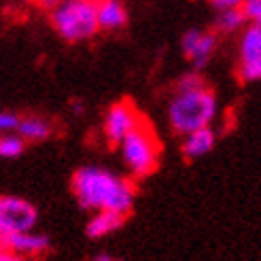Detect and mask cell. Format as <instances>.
<instances>
[{
  "label": "cell",
  "instance_id": "obj_1",
  "mask_svg": "<svg viewBox=\"0 0 261 261\" xmlns=\"http://www.w3.org/2000/svg\"><path fill=\"white\" fill-rule=\"evenodd\" d=\"M70 191L83 211H115L129 215L136 202L134 178L104 166H81L70 178Z\"/></svg>",
  "mask_w": 261,
  "mask_h": 261
},
{
  "label": "cell",
  "instance_id": "obj_2",
  "mask_svg": "<svg viewBox=\"0 0 261 261\" xmlns=\"http://www.w3.org/2000/svg\"><path fill=\"white\" fill-rule=\"evenodd\" d=\"M219 117V98L208 83L195 89H174L168 102L166 121L176 136H187L200 127L215 125Z\"/></svg>",
  "mask_w": 261,
  "mask_h": 261
},
{
  "label": "cell",
  "instance_id": "obj_3",
  "mask_svg": "<svg viewBox=\"0 0 261 261\" xmlns=\"http://www.w3.org/2000/svg\"><path fill=\"white\" fill-rule=\"evenodd\" d=\"M49 23L64 43H87L100 32L98 0H62L49 13Z\"/></svg>",
  "mask_w": 261,
  "mask_h": 261
},
{
  "label": "cell",
  "instance_id": "obj_4",
  "mask_svg": "<svg viewBox=\"0 0 261 261\" xmlns=\"http://www.w3.org/2000/svg\"><path fill=\"white\" fill-rule=\"evenodd\" d=\"M119 155L134 180L149 178L160 168L162 160V140L155 132V127L145 119L132 134H127L119 145Z\"/></svg>",
  "mask_w": 261,
  "mask_h": 261
},
{
  "label": "cell",
  "instance_id": "obj_5",
  "mask_svg": "<svg viewBox=\"0 0 261 261\" xmlns=\"http://www.w3.org/2000/svg\"><path fill=\"white\" fill-rule=\"evenodd\" d=\"M145 121L142 113L136 109V104L132 100H117L104 113L102 119V134L111 145H119V142L132 134L134 129Z\"/></svg>",
  "mask_w": 261,
  "mask_h": 261
},
{
  "label": "cell",
  "instance_id": "obj_6",
  "mask_svg": "<svg viewBox=\"0 0 261 261\" xmlns=\"http://www.w3.org/2000/svg\"><path fill=\"white\" fill-rule=\"evenodd\" d=\"M38 208L19 195H0V236L28 231L38 225Z\"/></svg>",
  "mask_w": 261,
  "mask_h": 261
},
{
  "label": "cell",
  "instance_id": "obj_7",
  "mask_svg": "<svg viewBox=\"0 0 261 261\" xmlns=\"http://www.w3.org/2000/svg\"><path fill=\"white\" fill-rule=\"evenodd\" d=\"M219 34L213 28H189L180 36V51L193 70H204L219 49Z\"/></svg>",
  "mask_w": 261,
  "mask_h": 261
},
{
  "label": "cell",
  "instance_id": "obj_8",
  "mask_svg": "<svg viewBox=\"0 0 261 261\" xmlns=\"http://www.w3.org/2000/svg\"><path fill=\"white\" fill-rule=\"evenodd\" d=\"M0 249H7L28 259H41L51 251V240L47 233L28 229L19 233H9V236H0Z\"/></svg>",
  "mask_w": 261,
  "mask_h": 261
},
{
  "label": "cell",
  "instance_id": "obj_9",
  "mask_svg": "<svg viewBox=\"0 0 261 261\" xmlns=\"http://www.w3.org/2000/svg\"><path fill=\"white\" fill-rule=\"evenodd\" d=\"M217 140H219V134H217L215 125L200 127V129H195V132H191V134L182 136L180 153H182V158H185L187 162L200 160V158H204V155H208L215 149Z\"/></svg>",
  "mask_w": 261,
  "mask_h": 261
},
{
  "label": "cell",
  "instance_id": "obj_10",
  "mask_svg": "<svg viewBox=\"0 0 261 261\" xmlns=\"http://www.w3.org/2000/svg\"><path fill=\"white\" fill-rule=\"evenodd\" d=\"M100 32H121L127 28L129 11L123 0H98Z\"/></svg>",
  "mask_w": 261,
  "mask_h": 261
},
{
  "label": "cell",
  "instance_id": "obj_11",
  "mask_svg": "<svg viewBox=\"0 0 261 261\" xmlns=\"http://www.w3.org/2000/svg\"><path fill=\"white\" fill-rule=\"evenodd\" d=\"M125 219L127 215L115 213V211H96V213H91L87 221L85 233L91 240H102L111 236V233H115L117 229H121L125 225Z\"/></svg>",
  "mask_w": 261,
  "mask_h": 261
},
{
  "label": "cell",
  "instance_id": "obj_12",
  "mask_svg": "<svg viewBox=\"0 0 261 261\" xmlns=\"http://www.w3.org/2000/svg\"><path fill=\"white\" fill-rule=\"evenodd\" d=\"M17 134L28 142V145H32V142H43L54 136V123L41 115H23L19 121V127H17Z\"/></svg>",
  "mask_w": 261,
  "mask_h": 261
},
{
  "label": "cell",
  "instance_id": "obj_13",
  "mask_svg": "<svg viewBox=\"0 0 261 261\" xmlns=\"http://www.w3.org/2000/svg\"><path fill=\"white\" fill-rule=\"evenodd\" d=\"M246 25H249L246 13L242 9H229V11H217L213 30L219 36H231V34H240Z\"/></svg>",
  "mask_w": 261,
  "mask_h": 261
},
{
  "label": "cell",
  "instance_id": "obj_14",
  "mask_svg": "<svg viewBox=\"0 0 261 261\" xmlns=\"http://www.w3.org/2000/svg\"><path fill=\"white\" fill-rule=\"evenodd\" d=\"M25 142L17 132L11 134H0V158L3 160H15L25 151Z\"/></svg>",
  "mask_w": 261,
  "mask_h": 261
},
{
  "label": "cell",
  "instance_id": "obj_15",
  "mask_svg": "<svg viewBox=\"0 0 261 261\" xmlns=\"http://www.w3.org/2000/svg\"><path fill=\"white\" fill-rule=\"evenodd\" d=\"M236 72L242 83H259L261 81V58L238 62Z\"/></svg>",
  "mask_w": 261,
  "mask_h": 261
},
{
  "label": "cell",
  "instance_id": "obj_16",
  "mask_svg": "<svg viewBox=\"0 0 261 261\" xmlns=\"http://www.w3.org/2000/svg\"><path fill=\"white\" fill-rule=\"evenodd\" d=\"M21 117L13 111H0V134H11L17 132Z\"/></svg>",
  "mask_w": 261,
  "mask_h": 261
},
{
  "label": "cell",
  "instance_id": "obj_17",
  "mask_svg": "<svg viewBox=\"0 0 261 261\" xmlns=\"http://www.w3.org/2000/svg\"><path fill=\"white\" fill-rule=\"evenodd\" d=\"M242 11L246 13V19H249V23L261 25V0H244Z\"/></svg>",
  "mask_w": 261,
  "mask_h": 261
},
{
  "label": "cell",
  "instance_id": "obj_18",
  "mask_svg": "<svg viewBox=\"0 0 261 261\" xmlns=\"http://www.w3.org/2000/svg\"><path fill=\"white\" fill-rule=\"evenodd\" d=\"M215 11H229V9H242L244 0H208Z\"/></svg>",
  "mask_w": 261,
  "mask_h": 261
},
{
  "label": "cell",
  "instance_id": "obj_19",
  "mask_svg": "<svg viewBox=\"0 0 261 261\" xmlns=\"http://www.w3.org/2000/svg\"><path fill=\"white\" fill-rule=\"evenodd\" d=\"M0 261H36V259H28V257H21V255H15L7 249H0Z\"/></svg>",
  "mask_w": 261,
  "mask_h": 261
},
{
  "label": "cell",
  "instance_id": "obj_20",
  "mask_svg": "<svg viewBox=\"0 0 261 261\" xmlns=\"http://www.w3.org/2000/svg\"><path fill=\"white\" fill-rule=\"evenodd\" d=\"M34 5H36L38 9H43V11L51 13L58 5H62V0H34Z\"/></svg>",
  "mask_w": 261,
  "mask_h": 261
},
{
  "label": "cell",
  "instance_id": "obj_21",
  "mask_svg": "<svg viewBox=\"0 0 261 261\" xmlns=\"http://www.w3.org/2000/svg\"><path fill=\"white\" fill-rule=\"evenodd\" d=\"M94 261H121V259L115 257V255H111V253H107V251H102V253H98V255L94 257Z\"/></svg>",
  "mask_w": 261,
  "mask_h": 261
},
{
  "label": "cell",
  "instance_id": "obj_22",
  "mask_svg": "<svg viewBox=\"0 0 261 261\" xmlns=\"http://www.w3.org/2000/svg\"><path fill=\"white\" fill-rule=\"evenodd\" d=\"M70 111H72L74 115H81V113H83V102H79V100L70 102Z\"/></svg>",
  "mask_w": 261,
  "mask_h": 261
},
{
  "label": "cell",
  "instance_id": "obj_23",
  "mask_svg": "<svg viewBox=\"0 0 261 261\" xmlns=\"http://www.w3.org/2000/svg\"><path fill=\"white\" fill-rule=\"evenodd\" d=\"M15 3H19V5H34V0H15Z\"/></svg>",
  "mask_w": 261,
  "mask_h": 261
}]
</instances>
